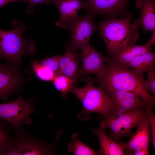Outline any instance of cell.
I'll return each mask as SVG.
<instances>
[{
  "instance_id": "obj_1",
  "label": "cell",
  "mask_w": 155,
  "mask_h": 155,
  "mask_svg": "<svg viewBox=\"0 0 155 155\" xmlns=\"http://www.w3.org/2000/svg\"><path fill=\"white\" fill-rule=\"evenodd\" d=\"M88 81L97 83L104 90H111L127 92L143 98L152 108L155 105L153 98L143 85L144 77L133 70L109 60L103 74L95 80L88 77Z\"/></svg>"
},
{
  "instance_id": "obj_2",
  "label": "cell",
  "mask_w": 155,
  "mask_h": 155,
  "mask_svg": "<svg viewBox=\"0 0 155 155\" xmlns=\"http://www.w3.org/2000/svg\"><path fill=\"white\" fill-rule=\"evenodd\" d=\"M133 15L118 19H107L99 24L100 34L108 55L125 47L135 45L139 38L138 28L130 23Z\"/></svg>"
},
{
  "instance_id": "obj_3",
  "label": "cell",
  "mask_w": 155,
  "mask_h": 155,
  "mask_svg": "<svg viewBox=\"0 0 155 155\" xmlns=\"http://www.w3.org/2000/svg\"><path fill=\"white\" fill-rule=\"evenodd\" d=\"M12 25L13 29L10 30L0 29V59H6L17 66L21 64L23 56L34 54V44L32 38L27 40L23 37L26 29L23 23L16 20Z\"/></svg>"
},
{
  "instance_id": "obj_4",
  "label": "cell",
  "mask_w": 155,
  "mask_h": 155,
  "mask_svg": "<svg viewBox=\"0 0 155 155\" xmlns=\"http://www.w3.org/2000/svg\"><path fill=\"white\" fill-rule=\"evenodd\" d=\"M82 87L73 86L71 92L74 94L82 103L83 110L78 116L80 119L87 120L90 113L99 114L100 117L112 115L111 101L106 92L100 86L96 88L92 82L86 81Z\"/></svg>"
},
{
  "instance_id": "obj_5",
  "label": "cell",
  "mask_w": 155,
  "mask_h": 155,
  "mask_svg": "<svg viewBox=\"0 0 155 155\" xmlns=\"http://www.w3.org/2000/svg\"><path fill=\"white\" fill-rule=\"evenodd\" d=\"M146 114L145 108L125 112L118 116L100 117V127L111 130L109 137L117 143L122 138L131 135V129L138 125Z\"/></svg>"
},
{
  "instance_id": "obj_6",
  "label": "cell",
  "mask_w": 155,
  "mask_h": 155,
  "mask_svg": "<svg viewBox=\"0 0 155 155\" xmlns=\"http://www.w3.org/2000/svg\"><path fill=\"white\" fill-rule=\"evenodd\" d=\"M37 112L33 103L25 100L21 94L13 101L0 104V119L10 123L14 130L31 124L30 115Z\"/></svg>"
},
{
  "instance_id": "obj_7",
  "label": "cell",
  "mask_w": 155,
  "mask_h": 155,
  "mask_svg": "<svg viewBox=\"0 0 155 155\" xmlns=\"http://www.w3.org/2000/svg\"><path fill=\"white\" fill-rule=\"evenodd\" d=\"M15 142L2 155H50L54 154L55 144H49L27 133L23 127L14 130Z\"/></svg>"
},
{
  "instance_id": "obj_8",
  "label": "cell",
  "mask_w": 155,
  "mask_h": 155,
  "mask_svg": "<svg viewBox=\"0 0 155 155\" xmlns=\"http://www.w3.org/2000/svg\"><path fill=\"white\" fill-rule=\"evenodd\" d=\"M94 16L88 13L70 22L68 28L71 32L70 44L77 50L89 44L92 34L97 30L98 26L93 20Z\"/></svg>"
},
{
  "instance_id": "obj_9",
  "label": "cell",
  "mask_w": 155,
  "mask_h": 155,
  "mask_svg": "<svg viewBox=\"0 0 155 155\" xmlns=\"http://www.w3.org/2000/svg\"><path fill=\"white\" fill-rule=\"evenodd\" d=\"M80 49L82 67L80 73L82 78V76L88 74L99 78L105 72L109 58L98 52L89 43Z\"/></svg>"
},
{
  "instance_id": "obj_10",
  "label": "cell",
  "mask_w": 155,
  "mask_h": 155,
  "mask_svg": "<svg viewBox=\"0 0 155 155\" xmlns=\"http://www.w3.org/2000/svg\"><path fill=\"white\" fill-rule=\"evenodd\" d=\"M104 90L111 101L112 116H118L125 112L149 106L142 97L131 93L111 90Z\"/></svg>"
},
{
  "instance_id": "obj_11",
  "label": "cell",
  "mask_w": 155,
  "mask_h": 155,
  "mask_svg": "<svg viewBox=\"0 0 155 155\" xmlns=\"http://www.w3.org/2000/svg\"><path fill=\"white\" fill-rule=\"evenodd\" d=\"M11 63H0V98L5 102L20 87L22 81L19 70Z\"/></svg>"
},
{
  "instance_id": "obj_12",
  "label": "cell",
  "mask_w": 155,
  "mask_h": 155,
  "mask_svg": "<svg viewBox=\"0 0 155 155\" xmlns=\"http://www.w3.org/2000/svg\"><path fill=\"white\" fill-rule=\"evenodd\" d=\"M137 126L135 133L128 142L118 143L122 147L125 155H133V152L136 150L142 148H149L150 130L146 113Z\"/></svg>"
},
{
  "instance_id": "obj_13",
  "label": "cell",
  "mask_w": 155,
  "mask_h": 155,
  "mask_svg": "<svg viewBox=\"0 0 155 155\" xmlns=\"http://www.w3.org/2000/svg\"><path fill=\"white\" fill-rule=\"evenodd\" d=\"M130 0H86L83 8L94 16L102 14L109 16L124 10Z\"/></svg>"
},
{
  "instance_id": "obj_14",
  "label": "cell",
  "mask_w": 155,
  "mask_h": 155,
  "mask_svg": "<svg viewBox=\"0 0 155 155\" xmlns=\"http://www.w3.org/2000/svg\"><path fill=\"white\" fill-rule=\"evenodd\" d=\"M65 48V53L60 56L57 75H63L77 81L82 78L79 69L80 55L71 44H67Z\"/></svg>"
},
{
  "instance_id": "obj_15",
  "label": "cell",
  "mask_w": 155,
  "mask_h": 155,
  "mask_svg": "<svg viewBox=\"0 0 155 155\" xmlns=\"http://www.w3.org/2000/svg\"><path fill=\"white\" fill-rule=\"evenodd\" d=\"M58 8L60 13L59 19L55 22L58 27L68 29L69 24L77 18L78 12L83 7V1L80 0H54L52 2Z\"/></svg>"
},
{
  "instance_id": "obj_16",
  "label": "cell",
  "mask_w": 155,
  "mask_h": 155,
  "mask_svg": "<svg viewBox=\"0 0 155 155\" xmlns=\"http://www.w3.org/2000/svg\"><path fill=\"white\" fill-rule=\"evenodd\" d=\"M155 0H136V7L141 11L140 18L135 20L133 25L140 26L144 32L155 30Z\"/></svg>"
},
{
  "instance_id": "obj_17",
  "label": "cell",
  "mask_w": 155,
  "mask_h": 155,
  "mask_svg": "<svg viewBox=\"0 0 155 155\" xmlns=\"http://www.w3.org/2000/svg\"><path fill=\"white\" fill-rule=\"evenodd\" d=\"M152 46L148 42L143 45H133L125 47L111 55L110 61L113 63L126 66L136 56L152 51Z\"/></svg>"
},
{
  "instance_id": "obj_18",
  "label": "cell",
  "mask_w": 155,
  "mask_h": 155,
  "mask_svg": "<svg viewBox=\"0 0 155 155\" xmlns=\"http://www.w3.org/2000/svg\"><path fill=\"white\" fill-rule=\"evenodd\" d=\"M94 134L98 139L100 155H124L123 149L120 144L112 140L106 134L104 129L100 127L92 129Z\"/></svg>"
},
{
  "instance_id": "obj_19",
  "label": "cell",
  "mask_w": 155,
  "mask_h": 155,
  "mask_svg": "<svg viewBox=\"0 0 155 155\" xmlns=\"http://www.w3.org/2000/svg\"><path fill=\"white\" fill-rule=\"evenodd\" d=\"M155 53L152 51L137 56L126 65L136 73L143 75L144 72H148L154 67Z\"/></svg>"
},
{
  "instance_id": "obj_20",
  "label": "cell",
  "mask_w": 155,
  "mask_h": 155,
  "mask_svg": "<svg viewBox=\"0 0 155 155\" xmlns=\"http://www.w3.org/2000/svg\"><path fill=\"white\" fill-rule=\"evenodd\" d=\"M10 128L7 122L0 121V155L9 150L15 142V138L9 135Z\"/></svg>"
},
{
  "instance_id": "obj_21",
  "label": "cell",
  "mask_w": 155,
  "mask_h": 155,
  "mask_svg": "<svg viewBox=\"0 0 155 155\" xmlns=\"http://www.w3.org/2000/svg\"><path fill=\"white\" fill-rule=\"evenodd\" d=\"M71 141L68 145L67 150L69 152H73L74 155H95L97 152L81 142L76 133L71 136Z\"/></svg>"
},
{
  "instance_id": "obj_22",
  "label": "cell",
  "mask_w": 155,
  "mask_h": 155,
  "mask_svg": "<svg viewBox=\"0 0 155 155\" xmlns=\"http://www.w3.org/2000/svg\"><path fill=\"white\" fill-rule=\"evenodd\" d=\"M53 81L55 88L61 93V95L64 98H66L67 92H71L73 83L77 81L60 74L56 75Z\"/></svg>"
},
{
  "instance_id": "obj_23",
  "label": "cell",
  "mask_w": 155,
  "mask_h": 155,
  "mask_svg": "<svg viewBox=\"0 0 155 155\" xmlns=\"http://www.w3.org/2000/svg\"><path fill=\"white\" fill-rule=\"evenodd\" d=\"M33 70L37 77L44 82L53 81L56 75L53 71L45 67L36 60L31 63Z\"/></svg>"
},
{
  "instance_id": "obj_24",
  "label": "cell",
  "mask_w": 155,
  "mask_h": 155,
  "mask_svg": "<svg viewBox=\"0 0 155 155\" xmlns=\"http://www.w3.org/2000/svg\"><path fill=\"white\" fill-rule=\"evenodd\" d=\"M60 55L46 57L39 62L44 66L53 71L57 75L59 70Z\"/></svg>"
},
{
  "instance_id": "obj_25",
  "label": "cell",
  "mask_w": 155,
  "mask_h": 155,
  "mask_svg": "<svg viewBox=\"0 0 155 155\" xmlns=\"http://www.w3.org/2000/svg\"><path fill=\"white\" fill-rule=\"evenodd\" d=\"M147 79L144 81L143 85L148 91L152 94V97L155 99V70L154 67L148 71Z\"/></svg>"
},
{
  "instance_id": "obj_26",
  "label": "cell",
  "mask_w": 155,
  "mask_h": 155,
  "mask_svg": "<svg viewBox=\"0 0 155 155\" xmlns=\"http://www.w3.org/2000/svg\"><path fill=\"white\" fill-rule=\"evenodd\" d=\"M146 113L148 119V122L151 132L152 142L154 149L155 148V116L153 108L149 106L145 107Z\"/></svg>"
},
{
  "instance_id": "obj_27",
  "label": "cell",
  "mask_w": 155,
  "mask_h": 155,
  "mask_svg": "<svg viewBox=\"0 0 155 155\" xmlns=\"http://www.w3.org/2000/svg\"><path fill=\"white\" fill-rule=\"evenodd\" d=\"M54 0H26L28 2V6L26 9V13L32 14L34 13V6L36 5L43 4L48 5Z\"/></svg>"
},
{
  "instance_id": "obj_28",
  "label": "cell",
  "mask_w": 155,
  "mask_h": 155,
  "mask_svg": "<svg viewBox=\"0 0 155 155\" xmlns=\"http://www.w3.org/2000/svg\"><path fill=\"white\" fill-rule=\"evenodd\" d=\"M149 148H142L135 151L133 155H149Z\"/></svg>"
},
{
  "instance_id": "obj_29",
  "label": "cell",
  "mask_w": 155,
  "mask_h": 155,
  "mask_svg": "<svg viewBox=\"0 0 155 155\" xmlns=\"http://www.w3.org/2000/svg\"><path fill=\"white\" fill-rule=\"evenodd\" d=\"M16 1H21L24 2H27L26 0H0V7H3L5 5L9 3Z\"/></svg>"
},
{
  "instance_id": "obj_30",
  "label": "cell",
  "mask_w": 155,
  "mask_h": 155,
  "mask_svg": "<svg viewBox=\"0 0 155 155\" xmlns=\"http://www.w3.org/2000/svg\"><path fill=\"white\" fill-rule=\"evenodd\" d=\"M155 42V30L152 31V37L149 41L148 42L149 44L153 45Z\"/></svg>"
}]
</instances>
